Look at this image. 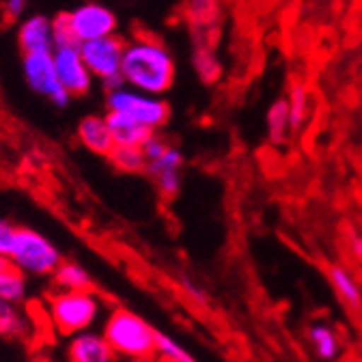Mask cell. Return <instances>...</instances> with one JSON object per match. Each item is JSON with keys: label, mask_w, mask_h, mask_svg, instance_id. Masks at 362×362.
<instances>
[{"label": "cell", "mask_w": 362, "mask_h": 362, "mask_svg": "<svg viewBox=\"0 0 362 362\" xmlns=\"http://www.w3.org/2000/svg\"><path fill=\"white\" fill-rule=\"evenodd\" d=\"M117 351L106 341L104 332H78L67 345V362H117Z\"/></svg>", "instance_id": "cell-11"}, {"label": "cell", "mask_w": 362, "mask_h": 362, "mask_svg": "<svg viewBox=\"0 0 362 362\" xmlns=\"http://www.w3.org/2000/svg\"><path fill=\"white\" fill-rule=\"evenodd\" d=\"M106 121H108V127H110V134H112V141L115 145H132V147H143L145 141L153 134L149 127L141 125L139 121H134L121 112H112L108 110L106 112Z\"/></svg>", "instance_id": "cell-14"}, {"label": "cell", "mask_w": 362, "mask_h": 362, "mask_svg": "<svg viewBox=\"0 0 362 362\" xmlns=\"http://www.w3.org/2000/svg\"><path fill=\"white\" fill-rule=\"evenodd\" d=\"M121 76L123 82L132 88L153 95H164L175 84V57L162 39L139 33L129 41H125Z\"/></svg>", "instance_id": "cell-1"}, {"label": "cell", "mask_w": 362, "mask_h": 362, "mask_svg": "<svg viewBox=\"0 0 362 362\" xmlns=\"http://www.w3.org/2000/svg\"><path fill=\"white\" fill-rule=\"evenodd\" d=\"M67 22L78 43L117 33V16L100 3H84L67 11Z\"/></svg>", "instance_id": "cell-9"}, {"label": "cell", "mask_w": 362, "mask_h": 362, "mask_svg": "<svg viewBox=\"0 0 362 362\" xmlns=\"http://www.w3.org/2000/svg\"><path fill=\"white\" fill-rule=\"evenodd\" d=\"M76 136H78V141H80V145L84 149H88L90 153H95V156H102V158H108V153L115 147L106 115L104 117L86 115L84 119H80Z\"/></svg>", "instance_id": "cell-13"}, {"label": "cell", "mask_w": 362, "mask_h": 362, "mask_svg": "<svg viewBox=\"0 0 362 362\" xmlns=\"http://www.w3.org/2000/svg\"><path fill=\"white\" fill-rule=\"evenodd\" d=\"M160 362H186V360H160Z\"/></svg>", "instance_id": "cell-33"}, {"label": "cell", "mask_w": 362, "mask_h": 362, "mask_svg": "<svg viewBox=\"0 0 362 362\" xmlns=\"http://www.w3.org/2000/svg\"><path fill=\"white\" fill-rule=\"evenodd\" d=\"M52 28H54V45H69V43H78L69 30V22H67V11L57 13L52 18Z\"/></svg>", "instance_id": "cell-26"}, {"label": "cell", "mask_w": 362, "mask_h": 362, "mask_svg": "<svg viewBox=\"0 0 362 362\" xmlns=\"http://www.w3.org/2000/svg\"><path fill=\"white\" fill-rule=\"evenodd\" d=\"M158 330L139 313L127 308H115L104 324V337L112 345L119 358L141 360L156 356Z\"/></svg>", "instance_id": "cell-2"}, {"label": "cell", "mask_w": 362, "mask_h": 362, "mask_svg": "<svg viewBox=\"0 0 362 362\" xmlns=\"http://www.w3.org/2000/svg\"><path fill=\"white\" fill-rule=\"evenodd\" d=\"M54 57V67L61 84L69 90L71 98L86 95L90 86H93V76H90L82 52H80V43H69V45H54L52 50Z\"/></svg>", "instance_id": "cell-10"}, {"label": "cell", "mask_w": 362, "mask_h": 362, "mask_svg": "<svg viewBox=\"0 0 362 362\" xmlns=\"http://www.w3.org/2000/svg\"><path fill=\"white\" fill-rule=\"evenodd\" d=\"M100 313L102 302L90 289H59L48 302L50 322L65 337L90 330Z\"/></svg>", "instance_id": "cell-3"}, {"label": "cell", "mask_w": 362, "mask_h": 362, "mask_svg": "<svg viewBox=\"0 0 362 362\" xmlns=\"http://www.w3.org/2000/svg\"><path fill=\"white\" fill-rule=\"evenodd\" d=\"M28 7V0H5V16L7 20H20Z\"/></svg>", "instance_id": "cell-29"}, {"label": "cell", "mask_w": 362, "mask_h": 362, "mask_svg": "<svg viewBox=\"0 0 362 362\" xmlns=\"http://www.w3.org/2000/svg\"><path fill=\"white\" fill-rule=\"evenodd\" d=\"M22 74L30 90L52 102L57 108H65L71 102V93L61 84L54 67L52 50L24 52L22 54Z\"/></svg>", "instance_id": "cell-8"}, {"label": "cell", "mask_w": 362, "mask_h": 362, "mask_svg": "<svg viewBox=\"0 0 362 362\" xmlns=\"http://www.w3.org/2000/svg\"><path fill=\"white\" fill-rule=\"evenodd\" d=\"M9 259L20 272L30 276H52L63 261L61 250L43 233L28 226H18L16 246Z\"/></svg>", "instance_id": "cell-5"}, {"label": "cell", "mask_w": 362, "mask_h": 362, "mask_svg": "<svg viewBox=\"0 0 362 362\" xmlns=\"http://www.w3.org/2000/svg\"><path fill=\"white\" fill-rule=\"evenodd\" d=\"M16 235H18V226L7 222L5 218H0V255L9 257L13 246H16Z\"/></svg>", "instance_id": "cell-27"}, {"label": "cell", "mask_w": 362, "mask_h": 362, "mask_svg": "<svg viewBox=\"0 0 362 362\" xmlns=\"http://www.w3.org/2000/svg\"><path fill=\"white\" fill-rule=\"evenodd\" d=\"M123 50H125V39L119 37L117 33L80 43V52L90 76L100 80L106 86V90L125 84L121 76Z\"/></svg>", "instance_id": "cell-7"}, {"label": "cell", "mask_w": 362, "mask_h": 362, "mask_svg": "<svg viewBox=\"0 0 362 362\" xmlns=\"http://www.w3.org/2000/svg\"><path fill=\"white\" fill-rule=\"evenodd\" d=\"M147 158V175L153 179L156 188L164 197H175L181 190V168H184V153L164 136L153 132L143 145Z\"/></svg>", "instance_id": "cell-6"}, {"label": "cell", "mask_w": 362, "mask_h": 362, "mask_svg": "<svg viewBox=\"0 0 362 362\" xmlns=\"http://www.w3.org/2000/svg\"><path fill=\"white\" fill-rule=\"evenodd\" d=\"M26 293H28V281L24 272H20L16 265L0 272V300L20 304L24 302Z\"/></svg>", "instance_id": "cell-23"}, {"label": "cell", "mask_w": 362, "mask_h": 362, "mask_svg": "<svg viewBox=\"0 0 362 362\" xmlns=\"http://www.w3.org/2000/svg\"><path fill=\"white\" fill-rule=\"evenodd\" d=\"M197 35V33H194ZM192 65H194V71L197 76L201 78V82L205 84H214L220 74H222V67L211 50V45L207 41V35H197L194 37V54H192Z\"/></svg>", "instance_id": "cell-17"}, {"label": "cell", "mask_w": 362, "mask_h": 362, "mask_svg": "<svg viewBox=\"0 0 362 362\" xmlns=\"http://www.w3.org/2000/svg\"><path fill=\"white\" fill-rule=\"evenodd\" d=\"M11 265H13V263H11L9 257H3V255H0V272L7 269V267H11Z\"/></svg>", "instance_id": "cell-31"}, {"label": "cell", "mask_w": 362, "mask_h": 362, "mask_svg": "<svg viewBox=\"0 0 362 362\" xmlns=\"http://www.w3.org/2000/svg\"><path fill=\"white\" fill-rule=\"evenodd\" d=\"M186 18L192 28L211 30L220 20V0H184Z\"/></svg>", "instance_id": "cell-19"}, {"label": "cell", "mask_w": 362, "mask_h": 362, "mask_svg": "<svg viewBox=\"0 0 362 362\" xmlns=\"http://www.w3.org/2000/svg\"><path fill=\"white\" fill-rule=\"evenodd\" d=\"M326 274H328V281H330L334 293L339 296V300L347 308L360 310L362 308V289L351 272L341 263H330L326 267Z\"/></svg>", "instance_id": "cell-15"}, {"label": "cell", "mask_w": 362, "mask_h": 362, "mask_svg": "<svg viewBox=\"0 0 362 362\" xmlns=\"http://www.w3.org/2000/svg\"><path fill=\"white\" fill-rule=\"evenodd\" d=\"M287 104H289V123H291V132H298L306 119H308V106H310V93L304 84H293L289 95H287Z\"/></svg>", "instance_id": "cell-24"}, {"label": "cell", "mask_w": 362, "mask_h": 362, "mask_svg": "<svg viewBox=\"0 0 362 362\" xmlns=\"http://www.w3.org/2000/svg\"><path fill=\"white\" fill-rule=\"evenodd\" d=\"M18 45L22 54L24 52H41V50H54V28L52 18L48 16H30L22 20L18 28Z\"/></svg>", "instance_id": "cell-12"}, {"label": "cell", "mask_w": 362, "mask_h": 362, "mask_svg": "<svg viewBox=\"0 0 362 362\" xmlns=\"http://www.w3.org/2000/svg\"><path fill=\"white\" fill-rule=\"evenodd\" d=\"M265 132H267V141L272 145H283L287 141V136L291 134L287 98H281L269 106L267 117H265Z\"/></svg>", "instance_id": "cell-18"}, {"label": "cell", "mask_w": 362, "mask_h": 362, "mask_svg": "<svg viewBox=\"0 0 362 362\" xmlns=\"http://www.w3.org/2000/svg\"><path fill=\"white\" fill-rule=\"evenodd\" d=\"M349 252L356 259H362V233H351V238H349Z\"/></svg>", "instance_id": "cell-30"}, {"label": "cell", "mask_w": 362, "mask_h": 362, "mask_svg": "<svg viewBox=\"0 0 362 362\" xmlns=\"http://www.w3.org/2000/svg\"><path fill=\"white\" fill-rule=\"evenodd\" d=\"M156 356L160 360H186V362H194V358L190 356V351L181 345L177 339L158 332L156 334Z\"/></svg>", "instance_id": "cell-25"}, {"label": "cell", "mask_w": 362, "mask_h": 362, "mask_svg": "<svg viewBox=\"0 0 362 362\" xmlns=\"http://www.w3.org/2000/svg\"><path fill=\"white\" fill-rule=\"evenodd\" d=\"M108 162L127 175L145 173L147 170V158L143 147H132V145H115L112 151L108 153Z\"/></svg>", "instance_id": "cell-21"}, {"label": "cell", "mask_w": 362, "mask_h": 362, "mask_svg": "<svg viewBox=\"0 0 362 362\" xmlns=\"http://www.w3.org/2000/svg\"><path fill=\"white\" fill-rule=\"evenodd\" d=\"M181 289H184V293L188 296V298H192L194 302H199V304H205L207 302V293H205V289L203 287H199L192 279H188V276H184L181 279Z\"/></svg>", "instance_id": "cell-28"}, {"label": "cell", "mask_w": 362, "mask_h": 362, "mask_svg": "<svg viewBox=\"0 0 362 362\" xmlns=\"http://www.w3.org/2000/svg\"><path fill=\"white\" fill-rule=\"evenodd\" d=\"M129 362H160V360H156V356H151V358H141V360H129Z\"/></svg>", "instance_id": "cell-32"}, {"label": "cell", "mask_w": 362, "mask_h": 362, "mask_svg": "<svg viewBox=\"0 0 362 362\" xmlns=\"http://www.w3.org/2000/svg\"><path fill=\"white\" fill-rule=\"evenodd\" d=\"M306 337H308V343L313 347V354L320 360L334 362L341 356V341H339V334L334 332V328L330 324H324V322L310 324Z\"/></svg>", "instance_id": "cell-16"}, {"label": "cell", "mask_w": 362, "mask_h": 362, "mask_svg": "<svg viewBox=\"0 0 362 362\" xmlns=\"http://www.w3.org/2000/svg\"><path fill=\"white\" fill-rule=\"evenodd\" d=\"M106 106L112 112H121L134 121H139L151 132L162 129L170 119V108L166 100H162V95L145 93V90L132 88L127 84H121L108 90Z\"/></svg>", "instance_id": "cell-4"}, {"label": "cell", "mask_w": 362, "mask_h": 362, "mask_svg": "<svg viewBox=\"0 0 362 362\" xmlns=\"http://www.w3.org/2000/svg\"><path fill=\"white\" fill-rule=\"evenodd\" d=\"M28 332V320L18 302L0 300V337L20 339Z\"/></svg>", "instance_id": "cell-20"}, {"label": "cell", "mask_w": 362, "mask_h": 362, "mask_svg": "<svg viewBox=\"0 0 362 362\" xmlns=\"http://www.w3.org/2000/svg\"><path fill=\"white\" fill-rule=\"evenodd\" d=\"M54 285L59 289H90L93 279H90L88 269H84L76 261H61V265L54 269Z\"/></svg>", "instance_id": "cell-22"}]
</instances>
